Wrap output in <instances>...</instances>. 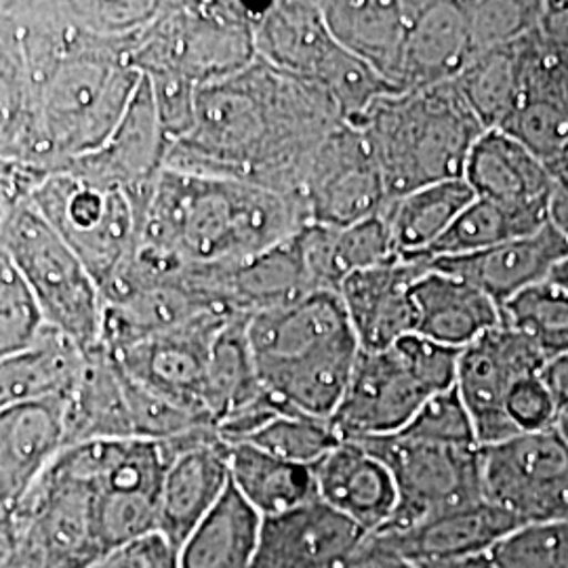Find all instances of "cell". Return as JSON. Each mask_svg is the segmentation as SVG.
<instances>
[{
    "instance_id": "1",
    "label": "cell",
    "mask_w": 568,
    "mask_h": 568,
    "mask_svg": "<svg viewBox=\"0 0 568 568\" xmlns=\"http://www.w3.org/2000/svg\"><path fill=\"white\" fill-rule=\"evenodd\" d=\"M342 122L325 93L255 60L199 89L194 129L171 145L166 166L253 183L300 203L307 164Z\"/></svg>"
},
{
    "instance_id": "2",
    "label": "cell",
    "mask_w": 568,
    "mask_h": 568,
    "mask_svg": "<svg viewBox=\"0 0 568 568\" xmlns=\"http://www.w3.org/2000/svg\"><path fill=\"white\" fill-rule=\"evenodd\" d=\"M30 81V133L23 169L58 173L112 138L143 77L135 42L84 30L65 2H13Z\"/></svg>"
},
{
    "instance_id": "3",
    "label": "cell",
    "mask_w": 568,
    "mask_h": 568,
    "mask_svg": "<svg viewBox=\"0 0 568 568\" xmlns=\"http://www.w3.org/2000/svg\"><path fill=\"white\" fill-rule=\"evenodd\" d=\"M304 206L253 183L164 166L138 213L135 262L152 274L227 267L295 236Z\"/></svg>"
},
{
    "instance_id": "4",
    "label": "cell",
    "mask_w": 568,
    "mask_h": 568,
    "mask_svg": "<svg viewBox=\"0 0 568 568\" xmlns=\"http://www.w3.org/2000/svg\"><path fill=\"white\" fill-rule=\"evenodd\" d=\"M352 124L368 140L389 203L429 183L464 180L487 131L453 82L389 93Z\"/></svg>"
},
{
    "instance_id": "5",
    "label": "cell",
    "mask_w": 568,
    "mask_h": 568,
    "mask_svg": "<svg viewBox=\"0 0 568 568\" xmlns=\"http://www.w3.org/2000/svg\"><path fill=\"white\" fill-rule=\"evenodd\" d=\"M264 7L163 2L138 37L131 65L142 77H175L196 87L224 81L257 60L255 23Z\"/></svg>"
},
{
    "instance_id": "6",
    "label": "cell",
    "mask_w": 568,
    "mask_h": 568,
    "mask_svg": "<svg viewBox=\"0 0 568 568\" xmlns=\"http://www.w3.org/2000/svg\"><path fill=\"white\" fill-rule=\"evenodd\" d=\"M459 354L417 333L387 349L361 352L331 424L347 440L398 434L429 398L455 387Z\"/></svg>"
},
{
    "instance_id": "7",
    "label": "cell",
    "mask_w": 568,
    "mask_h": 568,
    "mask_svg": "<svg viewBox=\"0 0 568 568\" xmlns=\"http://www.w3.org/2000/svg\"><path fill=\"white\" fill-rule=\"evenodd\" d=\"M255 49L257 60L325 93L345 122L358 121L377 100L396 93L371 65L335 41L321 2L314 0L265 4L255 23Z\"/></svg>"
},
{
    "instance_id": "8",
    "label": "cell",
    "mask_w": 568,
    "mask_h": 568,
    "mask_svg": "<svg viewBox=\"0 0 568 568\" xmlns=\"http://www.w3.org/2000/svg\"><path fill=\"white\" fill-rule=\"evenodd\" d=\"M0 244L32 291L47 326L82 352L100 347L105 310L100 284L28 199L4 217Z\"/></svg>"
},
{
    "instance_id": "9",
    "label": "cell",
    "mask_w": 568,
    "mask_h": 568,
    "mask_svg": "<svg viewBox=\"0 0 568 568\" xmlns=\"http://www.w3.org/2000/svg\"><path fill=\"white\" fill-rule=\"evenodd\" d=\"M26 199L81 257L100 291L135 255L138 217L121 190L58 171L34 183Z\"/></svg>"
},
{
    "instance_id": "10",
    "label": "cell",
    "mask_w": 568,
    "mask_h": 568,
    "mask_svg": "<svg viewBox=\"0 0 568 568\" xmlns=\"http://www.w3.org/2000/svg\"><path fill=\"white\" fill-rule=\"evenodd\" d=\"M356 443L386 464L396 485V511L379 532L406 530L438 514L485 501L480 447L434 445L403 434Z\"/></svg>"
},
{
    "instance_id": "11",
    "label": "cell",
    "mask_w": 568,
    "mask_h": 568,
    "mask_svg": "<svg viewBox=\"0 0 568 568\" xmlns=\"http://www.w3.org/2000/svg\"><path fill=\"white\" fill-rule=\"evenodd\" d=\"M483 497L518 527L567 523L568 443L558 429L480 447Z\"/></svg>"
},
{
    "instance_id": "12",
    "label": "cell",
    "mask_w": 568,
    "mask_h": 568,
    "mask_svg": "<svg viewBox=\"0 0 568 568\" xmlns=\"http://www.w3.org/2000/svg\"><path fill=\"white\" fill-rule=\"evenodd\" d=\"M307 224L345 227L384 215L386 183L365 133L342 122L307 164L300 190Z\"/></svg>"
},
{
    "instance_id": "13",
    "label": "cell",
    "mask_w": 568,
    "mask_h": 568,
    "mask_svg": "<svg viewBox=\"0 0 568 568\" xmlns=\"http://www.w3.org/2000/svg\"><path fill=\"white\" fill-rule=\"evenodd\" d=\"M546 358L523 335L499 325L459 354L455 389L466 405L478 447H493L518 432L506 415L509 389L539 375Z\"/></svg>"
},
{
    "instance_id": "14",
    "label": "cell",
    "mask_w": 568,
    "mask_h": 568,
    "mask_svg": "<svg viewBox=\"0 0 568 568\" xmlns=\"http://www.w3.org/2000/svg\"><path fill=\"white\" fill-rule=\"evenodd\" d=\"M232 318L234 316L209 314L182 328L110 354L133 382L213 424L204 406L209 352Z\"/></svg>"
},
{
    "instance_id": "15",
    "label": "cell",
    "mask_w": 568,
    "mask_h": 568,
    "mask_svg": "<svg viewBox=\"0 0 568 568\" xmlns=\"http://www.w3.org/2000/svg\"><path fill=\"white\" fill-rule=\"evenodd\" d=\"M169 150L171 143L159 121L150 84L143 79L112 138L61 171L84 182L121 190L131 199L138 215L166 166Z\"/></svg>"
},
{
    "instance_id": "16",
    "label": "cell",
    "mask_w": 568,
    "mask_h": 568,
    "mask_svg": "<svg viewBox=\"0 0 568 568\" xmlns=\"http://www.w3.org/2000/svg\"><path fill=\"white\" fill-rule=\"evenodd\" d=\"M169 467L161 490L159 532L178 551L230 488L227 445L217 427H199L163 443Z\"/></svg>"
},
{
    "instance_id": "17",
    "label": "cell",
    "mask_w": 568,
    "mask_h": 568,
    "mask_svg": "<svg viewBox=\"0 0 568 568\" xmlns=\"http://www.w3.org/2000/svg\"><path fill=\"white\" fill-rule=\"evenodd\" d=\"M368 539L318 497L264 518L253 568H349Z\"/></svg>"
},
{
    "instance_id": "18",
    "label": "cell",
    "mask_w": 568,
    "mask_h": 568,
    "mask_svg": "<svg viewBox=\"0 0 568 568\" xmlns=\"http://www.w3.org/2000/svg\"><path fill=\"white\" fill-rule=\"evenodd\" d=\"M426 260H394L347 276L337 297L361 352L387 349L417 331L413 283Z\"/></svg>"
},
{
    "instance_id": "19",
    "label": "cell",
    "mask_w": 568,
    "mask_h": 568,
    "mask_svg": "<svg viewBox=\"0 0 568 568\" xmlns=\"http://www.w3.org/2000/svg\"><path fill=\"white\" fill-rule=\"evenodd\" d=\"M464 180L476 199L548 224L556 180L548 164L504 131L488 129L478 138L467 159Z\"/></svg>"
},
{
    "instance_id": "20",
    "label": "cell",
    "mask_w": 568,
    "mask_h": 568,
    "mask_svg": "<svg viewBox=\"0 0 568 568\" xmlns=\"http://www.w3.org/2000/svg\"><path fill=\"white\" fill-rule=\"evenodd\" d=\"M568 257V241L549 222L539 232L464 257L426 260L429 267L459 276L501 305L535 284L546 283Z\"/></svg>"
},
{
    "instance_id": "21",
    "label": "cell",
    "mask_w": 568,
    "mask_h": 568,
    "mask_svg": "<svg viewBox=\"0 0 568 568\" xmlns=\"http://www.w3.org/2000/svg\"><path fill=\"white\" fill-rule=\"evenodd\" d=\"M361 347L354 333L286 361H257L267 394L288 415L331 422L344 398Z\"/></svg>"
},
{
    "instance_id": "22",
    "label": "cell",
    "mask_w": 568,
    "mask_h": 568,
    "mask_svg": "<svg viewBox=\"0 0 568 568\" xmlns=\"http://www.w3.org/2000/svg\"><path fill=\"white\" fill-rule=\"evenodd\" d=\"M518 525L488 501L427 518L406 530L368 535L371 541L408 562L429 565L488 554Z\"/></svg>"
},
{
    "instance_id": "23",
    "label": "cell",
    "mask_w": 568,
    "mask_h": 568,
    "mask_svg": "<svg viewBox=\"0 0 568 568\" xmlns=\"http://www.w3.org/2000/svg\"><path fill=\"white\" fill-rule=\"evenodd\" d=\"M321 9L335 41L400 91L406 39L419 0H323Z\"/></svg>"
},
{
    "instance_id": "24",
    "label": "cell",
    "mask_w": 568,
    "mask_h": 568,
    "mask_svg": "<svg viewBox=\"0 0 568 568\" xmlns=\"http://www.w3.org/2000/svg\"><path fill=\"white\" fill-rule=\"evenodd\" d=\"M316 495L326 506L375 535L396 511V485L386 464L356 440L344 438L314 466Z\"/></svg>"
},
{
    "instance_id": "25",
    "label": "cell",
    "mask_w": 568,
    "mask_h": 568,
    "mask_svg": "<svg viewBox=\"0 0 568 568\" xmlns=\"http://www.w3.org/2000/svg\"><path fill=\"white\" fill-rule=\"evenodd\" d=\"M65 400H42L0 413V499L16 508L65 448Z\"/></svg>"
},
{
    "instance_id": "26",
    "label": "cell",
    "mask_w": 568,
    "mask_h": 568,
    "mask_svg": "<svg viewBox=\"0 0 568 568\" xmlns=\"http://www.w3.org/2000/svg\"><path fill=\"white\" fill-rule=\"evenodd\" d=\"M478 55L464 0H419L406 39L398 89L453 82Z\"/></svg>"
},
{
    "instance_id": "27",
    "label": "cell",
    "mask_w": 568,
    "mask_h": 568,
    "mask_svg": "<svg viewBox=\"0 0 568 568\" xmlns=\"http://www.w3.org/2000/svg\"><path fill=\"white\" fill-rule=\"evenodd\" d=\"M413 302L415 333L453 349H464L501 325V307L480 288L429 265L413 283Z\"/></svg>"
},
{
    "instance_id": "28",
    "label": "cell",
    "mask_w": 568,
    "mask_h": 568,
    "mask_svg": "<svg viewBox=\"0 0 568 568\" xmlns=\"http://www.w3.org/2000/svg\"><path fill=\"white\" fill-rule=\"evenodd\" d=\"M305 267L318 293H335L347 276L400 260L384 215L345 227L307 224L300 232Z\"/></svg>"
},
{
    "instance_id": "29",
    "label": "cell",
    "mask_w": 568,
    "mask_h": 568,
    "mask_svg": "<svg viewBox=\"0 0 568 568\" xmlns=\"http://www.w3.org/2000/svg\"><path fill=\"white\" fill-rule=\"evenodd\" d=\"M65 448L135 438L124 396L122 368L100 345L84 352V365L70 396L65 398Z\"/></svg>"
},
{
    "instance_id": "30",
    "label": "cell",
    "mask_w": 568,
    "mask_h": 568,
    "mask_svg": "<svg viewBox=\"0 0 568 568\" xmlns=\"http://www.w3.org/2000/svg\"><path fill=\"white\" fill-rule=\"evenodd\" d=\"M248 342L255 361H286L352 333L335 293H312L248 318Z\"/></svg>"
},
{
    "instance_id": "31",
    "label": "cell",
    "mask_w": 568,
    "mask_h": 568,
    "mask_svg": "<svg viewBox=\"0 0 568 568\" xmlns=\"http://www.w3.org/2000/svg\"><path fill=\"white\" fill-rule=\"evenodd\" d=\"M82 365L81 347L47 328L39 344L0 361V413L30 403L65 400Z\"/></svg>"
},
{
    "instance_id": "32",
    "label": "cell",
    "mask_w": 568,
    "mask_h": 568,
    "mask_svg": "<svg viewBox=\"0 0 568 568\" xmlns=\"http://www.w3.org/2000/svg\"><path fill=\"white\" fill-rule=\"evenodd\" d=\"M246 325L248 318L234 316L220 331L209 352L204 406L215 427L239 413L276 403L260 379Z\"/></svg>"
},
{
    "instance_id": "33",
    "label": "cell",
    "mask_w": 568,
    "mask_h": 568,
    "mask_svg": "<svg viewBox=\"0 0 568 568\" xmlns=\"http://www.w3.org/2000/svg\"><path fill=\"white\" fill-rule=\"evenodd\" d=\"M30 133V81L13 2H0V178L32 185L26 173Z\"/></svg>"
},
{
    "instance_id": "34",
    "label": "cell",
    "mask_w": 568,
    "mask_h": 568,
    "mask_svg": "<svg viewBox=\"0 0 568 568\" xmlns=\"http://www.w3.org/2000/svg\"><path fill=\"white\" fill-rule=\"evenodd\" d=\"M264 518L230 485L180 548V568H253Z\"/></svg>"
},
{
    "instance_id": "35",
    "label": "cell",
    "mask_w": 568,
    "mask_h": 568,
    "mask_svg": "<svg viewBox=\"0 0 568 568\" xmlns=\"http://www.w3.org/2000/svg\"><path fill=\"white\" fill-rule=\"evenodd\" d=\"M230 485L262 518L316 499L314 467L274 457L253 445H227Z\"/></svg>"
},
{
    "instance_id": "36",
    "label": "cell",
    "mask_w": 568,
    "mask_h": 568,
    "mask_svg": "<svg viewBox=\"0 0 568 568\" xmlns=\"http://www.w3.org/2000/svg\"><path fill=\"white\" fill-rule=\"evenodd\" d=\"M474 199L466 180H450L429 183L387 204L384 217L398 257L426 260L429 248L445 236Z\"/></svg>"
},
{
    "instance_id": "37",
    "label": "cell",
    "mask_w": 568,
    "mask_h": 568,
    "mask_svg": "<svg viewBox=\"0 0 568 568\" xmlns=\"http://www.w3.org/2000/svg\"><path fill=\"white\" fill-rule=\"evenodd\" d=\"M518 41L483 53L453 81L487 131L499 129L520 102Z\"/></svg>"
},
{
    "instance_id": "38",
    "label": "cell",
    "mask_w": 568,
    "mask_h": 568,
    "mask_svg": "<svg viewBox=\"0 0 568 568\" xmlns=\"http://www.w3.org/2000/svg\"><path fill=\"white\" fill-rule=\"evenodd\" d=\"M548 224L485 199H474L448 227L445 236L429 248L426 260L464 257L480 253L490 246L535 234Z\"/></svg>"
},
{
    "instance_id": "39",
    "label": "cell",
    "mask_w": 568,
    "mask_h": 568,
    "mask_svg": "<svg viewBox=\"0 0 568 568\" xmlns=\"http://www.w3.org/2000/svg\"><path fill=\"white\" fill-rule=\"evenodd\" d=\"M501 325L523 335L546 361L567 354V291L551 281L530 286L501 305Z\"/></svg>"
},
{
    "instance_id": "40",
    "label": "cell",
    "mask_w": 568,
    "mask_h": 568,
    "mask_svg": "<svg viewBox=\"0 0 568 568\" xmlns=\"http://www.w3.org/2000/svg\"><path fill=\"white\" fill-rule=\"evenodd\" d=\"M344 438L326 419L307 415H278L257 429L246 443L284 462L314 467Z\"/></svg>"
},
{
    "instance_id": "41",
    "label": "cell",
    "mask_w": 568,
    "mask_h": 568,
    "mask_svg": "<svg viewBox=\"0 0 568 568\" xmlns=\"http://www.w3.org/2000/svg\"><path fill=\"white\" fill-rule=\"evenodd\" d=\"M47 328L32 291L0 244V361L39 344Z\"/></svg>"
},
{
    "instance_id": "42",
    "label": "cell",
    "mask_w": 568,
    "mask_h": 568,
    "mask_svg": "<svg viewBox=\"0 0 568 568\" xmlns=\"http://www.w3.org/2000/svg\"><path fill=\"white\" fill-rule=\"evenodd\" d=\"M464 4L480 55L523 39L544 11V2L530 0H464Z\"/></svg>"
},
{
    "instance_id": "43",
    "label": "cell",
    "mask_w": 568,
    "mask_h": 568,
    "mask_svg": "<svg viewBox=\"0 0 568 568\" xmlns=\"http://www.w3.org/2000/svg\"><path fill=\"white\" fill-rule=\"evenodd\" d=\"M499 131L549 166L568 143V105L520 100Z\"/></svg>"
},
{
    "instance_id": "44",
    "label": "cell",
    "mask_w": 568,
    "mask_h": 568,
    "mask_svg": "<svg viewBox=\"0 0 568 568\" xmlns=\"http://www.w3.org/2000/svg\"><path fill=\"white\" fill-rule=\"evenodd\" d=\"M122 379H124V396H126L129 417H131L135 438L166 443V440L180 438L183 434H190L199 427L213 426L203 417L166 400L148 387L140 386L124 371H122Z\"/></svg>"
},
{
    "instance_id": "45",
    "label": "cell",
    "mask_w": 568,
    "mask_h": 568,
    "mask_svg": "<svg viewBox=\"0 0 568 568\" xmlns=\"http://www.w3.org/2000/svg\"><path fill=\"white\" fill-rule=\"evenodd\" d=\"M488 558L495 568H568V520L516 528Z\"/></svg>"
},
{
    "instance_id": "46",
    "label": "cell",
    "mask_w": 568,
    "mask_h": 568,
    "mask_svg": "<svg viewBox=\"0 0 568 568\" xmlns=\"http://www.w3.org/2000/svg\"><path fill=\"white\" fill-rule=\"evenodd\" d=\"M65 4L70 16L84 30L122 42L138 41L163 7V2L154 0H79Z\"/></svg>"
},
{
    "instance_id": "47",
    "label": "cell",
    "mask_w": 568,
    "mask_h": 568,
    "mask_svg": "<svg viewBox=\"0 0 568 568\" xmlns=\"http://www.w3.org/2000/svg\"><path fill=\"white\" fill-rule=\"evenodd\" d=\"M398 434L434 445L478 447L466 405L462 403L455 387L429 398L410 419V424Z\"/></svg>"
},
{
    "instance_id": "48",
    "label": "cell",
    "mask_w": 568,
    "mask_h": 568,
    "mask_svg": "<svg viewBox=\"0 0 568 568\" xmlns=\"http://www.w3.org/2000/svg\"><path fill=\"white\" fill-rule=\"evenodd\" d=\"M143 79L150 84L152 100L156 105V114L166 140L171 145L182 142L183 138L194 129L201 87L175 77H143Z\"/></svg>"
},
{
    "instance_id": "49",
    "label": "cell",
    "mask_w": 568,
    "mask_h": 568,
    "mask_svg": "<svg viewBox=\"0 0 568 568\" xmlns=\"http://www.w3.org/2000/svg\"><path fill=\"white\" fill-rule=\"evenodd\" d=\"M506 415L518 434L556 427V408L541 375H530L511 386L506 398Z\"/></svg>"
},
{
    "instance_id": "50",
    "label": "cell",
    "mask_w": 568,
    "mask_h": 568,
    "mask_svg": "<svg viewBox=\"0 0 568 568\" xmlns=\"http://www.w3.org/2000/svg\"><path fill=\"white\" fill-rule=\"evenodd\" d=\"M93 568H180V551L154 532L105 554Z\"/></svg>"
},
{
    "instance_id": "51",
    "label": "cell",
    "mask_w": 568,
    "mask_h": 568,
    "mask_svg": "<svg viewBox=\"0 0 568 568\" xmlns=\"http://www.w3.org/2000/svg\"><path fill=\"white\" fill-rule=\"evenodd\" d=\"M539 375L554 400L556 429L568 443V352L548 361Z\"/></svg>"
},
{
    "instance_id": "52",
    "label": "cell",
    "mask_w": 568,
    "mask_h": 568,
    "mask_svg": "<svg viewBox=\"0 0 568 568\" xmlns=\"http://www.w3.org/2000/svg\"><path fill=\"white\" fill-rule=\"evenodd\" d=\"M537 30L549 41L568 49V2H544Z\"/></svg>"
},
{
    "instance_id": "53",
    "label": "cell",
    "mask_w": 568,
    "mask_h": 568,
    "mask_svg": "<svg viewBox=\"0 0 568 568\" xmlns=\"http://www.w3.org/2000/svg\"><path fill=\"white\" fill-rule=\"evenodd\" d=\"M349 568H419L415 562H408L405 558H400L398 554H392L387 549H382L371 541V537L366 539L365 546L361 549V554L356 556V560L352 562Z\"/></svg>"
},
{
    "instance_id": "54",
    "label": "cell",
    "mask_w": 568,
    "mask_h": 568,
    "mask_svg": "<svg viewBox=\"0 0 568 568\" xmlns=\"http://www.w3.org/2000/svg\"><path fill=\"white\" fill-rule=\"evenodd\" d=\"M18 548V523L11 511L0 514V568L11 567Z\"/></svg>"
},
{
    "instance_id": "55",
    "label": "cell",
    "mask_w": 568,
    "mask_h": 568,
    "mask_svg": "<svg viewBox=\"0 0 568 568\" xmlns=\"http://www.w3.org/2000/svg\"><path fill=\"white\" fill-rule=\"evenodd\" d=\"M26 196H28V187L23 183L9 180V178H0V225L9 215V211L13 209V204Z\"/></svg>"
},
{
    "instance_id": "56",
    "label": "cell",
    "mask_w": 568,
    "mask_h": 568,
    "mask_svg": "<svg viewBox=\"0 0 568 568\" xmlns=\"http://www.w3.org/2000/svg\"><path fill=\"white\" fill-rule=\"evenodd\" d=\"M549 222L556 225L568 241V192L558 187V185H556V194H554V201H551Z\"/></svg>"
},
{
    "instance_id": "57",
    "label": "cell",
    "mask_w": 568,
    "mask_h": 568,
    "mask_svg": "<svg viewBox=\"0 0 568 568\" xmlns=\"http://www.w3.org/2000/svg\"><path fill=\"white\" fill-rule=\"evenodd\" d=\"M419 568H495L490 562L488 554H480V556H469V558H462V560H448V562H429V565H417Z\"/></svg>"
},
{
    "instance_id": "58",
    "label": "cell",
    "mask_w": 568,
    "mask_h": 568,
    "mask_svg": "<svg viewBox=\"0 0 568 568\" xmlns=\"http://www.w3.org/2000/svg\"><path fill=\"white\" fill-rule=\"evenodd\" d=\"M549 171L556 180V185L568 192V143L565 145V150L560 152V156L549 164Z\"/></svg>"
},
{
    "instance_id": "59",
    "label": "cell",
    "mask_w": 568,
    "mask_h": 568,
    "mask_svg": "<svg viewBox=\"0 0 568 568\" xmlns=\"http://www.w3.org/2000/svg\"><path fill=\"white\" fill-rule=\"evenodd\" d=\"M549 281L558 284V286H562V288L568 293V257L562 262V264L558 265V267L554 270V274H551V278H549Z\"/></svg>"
},
{
    "instance_id": "60",
    "label": "cell",
    "mask_w": 568,
    "mask_h": 568,
    "mask_svg": "<svg viewBox=\"0 0 568 568\" xmlns=\"http://www.w3.org/2000/svg\"><path fill=\"white\" fill-rule=\"evenodd\" d=\"M7 509H4V504H2V499H0V514H4Z\"/></svg>"
}]
</instances>
